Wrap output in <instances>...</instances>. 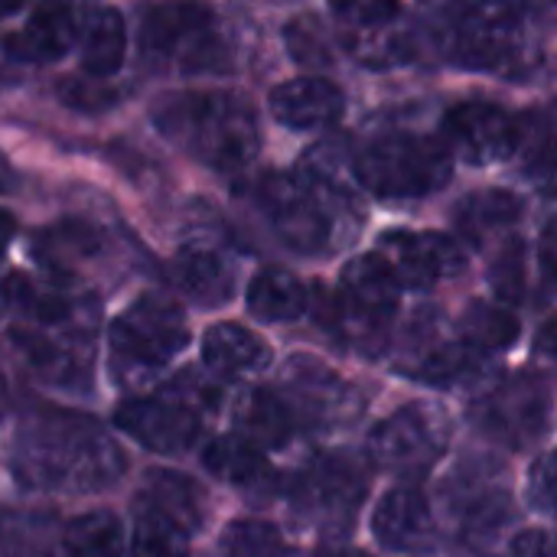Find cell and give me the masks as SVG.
<instances>
[{
  "label": "cell",
  "mask_w": 557,
  "mask_h": 557,
  "mask_svg": "<svg viewBox=\"0 0 557 557\" xmlns=\"http://www.w3.org/2000/svg\"><path fill=\"white\" fill-rule=\"evenodd\" d=\"M307 287L284 268H264L248 284V313L261 323H290L307 313Z\"/></svg>",
  "instance_id": "27"
},
{
  "label": "cell",
  "mask_w": 557,
  "mask_h": 557,
  "mask_svg": "<svg viewBox=\"0 0 557 557\" xmlns=\"http://www.w3.org/2000/svg\"><path fill=\"white\" fill-rule=\"evenodd\" d=\"M519 49V16L509 7H467L450 26V59L467 69H503Z\"/></svg>",
  "instance_id": "14"
},
{
  "label": "cell",
  "mask_w": 557,
  "mask_h": 557,
  "mask_svg": "<svg viewBox=\"0 0 557 557\" xmlns=\"http://www.w3.org/2000/svg\"><path fill=\"white\" fill-rule=\"evenodd\" d=\"M121 447L85 414L39 411L13 444V473L26 490L98 493L124 476Z\"/></svg>",
  "instance_id": "1"
},
{
  "label": "cell",
  "mask_w": 557,
  "mask_h": 557,
  "mask_svg": "<svg viewBox=\"0 0 557 557\" xmlns=\"http://www.w3.org/2000/svg\"><path fill=\"white\" fill-rule=\"evenodd\" d=\"M131 557H189V532L160 509L144 506L131 532Z\"/></svg>",
  "instance_id": "34"
},
{
  "label": "cell",
  "mask_w": 557,
  "mask_h": 557,
  "mask_svg": "<svg viewBox=\"0 0 557 557\" xmlns=\"http://www.w3.org/2000/svg\"><path fill=\"white\" fill-rule=\"evenodd\" d=\"M16 189V170L10 166V160L0 153V193H13Z\"/></svg>",
  "instance_id": "42"
},
{
  "label": "cell",
  "mask_w": 557,
  "mask_h": 557,
  "mask_svg": "<svg viewBox=\"0 0 557 557\" xmlns=\"http://www.w3.org/2000/svg\"><path fill=\"white\" fill-rule=\"evenodd\" d=\"M271 114L277 124L290 131H317L339 121L346 108V95L336 82L323 75H300L290 82H281L268 95Z\"/></svg>",
  "instance_id": "18"
},
{
  "label": "cell",
  "mask_w": 557,
  "mask_h": 557,
  "mask_svg": "<svg viewBox=\"0 0 557 557\" xmlns=\"http://www.w3.org/2000/svg\"><path fill=\"white\" fill-rule=\"evenodd\" d=\"M529 493H532V503L542 506V509H557V450L545 454L532 473H529Z\"/></svg>",
  "instance_id": "38"
},
{
  "label": "cell",
  "mask_w": 557,
  "mask_h": 557,
  "mask_svg": "<svg viewBox=\"0 0 557 557\" xmlns=\"http://www.w3.org/2000/svg\"><path fill=\"white\" fill-rule=\"evenodd\" d=\"M202 463L212 476H219L222 483H228L248 496H264L274 490V467L268 463V457L258 447H251L238 434L215 437L202 450Z\"/></svg>",
  "instance_id": "23"
},
{
  "label": "cell",
  "mask_w": 557,
  "mask_h": 557,
  "mask_svg": "<svg viewBox=\"0 0 557 557\" xmlns=\"http://www.w3.org/2000/svg\"><path fill=\"white\" fill-rule=\"evenodd\" d=\"M202 362L212 375L245 379L271 366L268 343L242 323H215L202 336Z\"/></svg>",
  "instance_id": "21"
},
{
  "label": "cell",
  "mask_w": 557,
  "mask_h": 557,
  "mask_svg": "<svg viewBox=\"0 0 557 557\" xmlns=\"http://www.w3.org/2000/svg\"><path fill=\"white\" fill-rule=\"evenodd\" d=\"M493 287L503 300H519L525 294V248L512 242L493 264Z\"/></svg>",
  "instance_id": "37"
},
{
  "label": "cell",
  "mask_w": 557,
  "mask_h": 557,
  "mask_svg": "<svg viewBox=\"0 0 557 557\" xmlns=\"http://www.w3.org/2000/svg\"><path fill=\"white\" fill-rule=\"evenodd\" d=\"M189 330L183 310L163 294L137 297L108 330V369L111 379L140 392L186 349Z\"/></svg>",
  "instance_id": "3"
},
{
  "label": "cell",
  "mask_w": 557,
  "mask_h": 557,
  "mask_svg": "<svg viewBox=\"0 0 557 557\" xmlns=\"http://www.w3.org/2000/svg\"><path fill=\"white\" fill-rule=\"evenodd\" d=\"M78 36H82V69L108 82L124 65V52H127L124 16L114 7H95L88 10V20L82 23Z\"/></svg>",
  "instance_id": "25"
},
{
  "label": "cell",
  "mask_w": 557,
  "mask_h": 557,
  "mask_svg": "<svg viewBox=\"0 0 557 557\" xmlns=\"http://www.w3.org/2000/svg\"><path fill=\"white\" fill-rule=\"evenodd\" d=\"M522 333L519 317L506 304H470L457 323V339L473 356H493L516 346Z\"/></svg>",
  "instance_id": "28"
},
{
  "label": "cell",
  "mask_w": 557,
  "mask_h": 557,
  "mask_svg": "<svg viewBox=\"0 0 557 557\" xmlns=\"http://www.w3.org/2000/svg\"><path fill=\"white\" fill-rule=\"evenodd\" d=\"M401 287L428 290L463 271V248L444 232H385L375 251Z\"/></svg>",
  "instance_id": "10"
},
{
  "label": "cell",
  "mask_w": 557,
  "mask_h": 557,
  "mask_svg": "<svg viewBox=\"0 0 557 557\" xmlns=\"http://www.w3.org/2000/svg\"><path fill=\"white\" fill-rule=\"evenodd\" d=\"M13 219L7 215V212H0V255H3V248H7V242H10V235H13Z\"/></svg>",
  "instance_id": "43"
},
{
  "label": "cell",
  "mask_w": 557,
  "mask_h": 557,
  "mask_svg": "<svg viewBox=\"0 0 557 557\" xmlns=\"http://www.w3.org/2000/svg\"><path fill=\"white\" fill-rule=\"evenodd\" d=\"M343 20L346 49L369 69H388L405 59V29L398 26L401 10L395 3H343L336 7Z\"/></svg>",
  "instance_id": "16"
},
{
  "label": "cell",
  "mask_w": 557,
  "mask_h": 557,
  "mask_svg": "<svg viewBox=\"0 0 557 557\" xmlns=\"http://www.w3.org/2000/svg\"><path fill=\"white\" fill-rule=\"evenodd\" d=\"M209 26L212 13L199 3H160L144 16L140 42L150 55H183L186 69H212L219 46L212 42Z\"/></svg>",
  "instance_id": "13"
},
{
  "label": "cell",
  "mask_w": 557,
  "mask_h": 557,
  "mask_svg": "<svg viewBox=\"0 0 557 557\" xmlns=\"http://www.w3.org/2000/svg\"><path fill=\"white\" fill-rule=\"evenodd\" d=\"M78 26L82 23H78L72 7H65V3L39 7L23 23V29H16L13 36L3 39V49L20 62H36V65L55 62L75 46Z\"/></svg>",
  "instance_id": "20"
},
{
  "label": "cell",
  "mask_w": 557,
  "mask_h": 557,
  "mask_svg": "<svg viewBox=\"0 0 557 557\" xmlns=\"http://www.w3.org/2000/svg\"><path fill=\"white\" fill-rule=\"evenodd\" d=\"M13 339L39 379L52 385L88 382L95 349L85 326H23Z\"/></svg>",
  "instance_id": "15"
},
{
  "label": "cell",
  "mask_w": 557,
  "mask_h": 557,
  "mask_svg": "<svg viewBox=\"0 0 557 557\" xmlns=\"http://www.w3.org/2000/svg\"><path fill=\"white\" fill-rule=\"evenodd\" d=\"M10 408V382H7V375L0 372V414Z\"/></svg>",
  "instance_id": "45"
},
{
  "label": "cell",
  "mask_w": 557,
  "mask_h": 557,
  "mask_svg": "<svg viewBox=\"0 0 557 557\" xmlns=\"http://www.w3.org/2000/svg\"><path fill=\"white\" fill-rule=\"evenodd\" d=\"M539 264L545 281L557 290V225H548L539 238Z\"/></svg>",
  "instance_id": "40"
},
{
  "label": "cell",
  "mask_w": 557,
  "mask_h": 557,
  "mask_svg": "<svg viewBox=\"0 0 557 557\" xmlns=\"http://www.w3.org/2000/svg\"><path fill=\"white\" fill-rule=\"evenodd\" d=\"M401 304V284L379 255H359L343 268L330 326H346L352 336H385Z\"/></svg>",
  "instance_id": "8"
},
{
  "label": "cell",
  "mask_w": 557,
  "mask_h": 557,
  "mask_svg": "<svg viewBox=\"0 0 557 557\" xmlns=\"http://www.w3.org/2000/svg\"><path fill=\"white\" fill-rule=\"evenodd\" d=\"M258 209L281 245L297 255H320L330 248L333 219L323 196L297 173H268L258 183Z\"/></svg>",
  "instance_id": "7"
},
{
  "label": "cell",
  "mask_w": 557,
  "mask_h": 557,
  "mask_svg": "<svg viewBox=\"0 0 557 557\" xmlns=\"http://www.w3.org/2000/svg\"><path fill=\"white\" fill-rule=\"evenodd\" d=\"M450 424L431 401H411L379 421L369 434V454L379 470L401 476H424L447 454Z\"/></svg>",
  "instance_id": "5"
},
{
  "label": "cell",
  "mask_w": 557,
  "mask_h": 557,
  "mask_svg": "<svg viewBox=\"0 0 557 557\" xmlns=\"http://www.w3.org/2000/svg\"><path fill=\"white\" fill-rule=\"evenodd\" d=\"M173 277L180 290L199 307H222L235 294L232 261L209 245H186L173 261Z\"/></svg>",
  "instance_id": "22"
},
{
  "label": "cell",
  "mask_w": 557,
  "mask_h": 557,
  "mask_svg": "<svg viewBox=\"0 0 557 557\" xmlns=\"http://www.w3.org/2000/svg\"><path fill=\"white\" fill-rule=\"evenodd\" d=\"M509 557H557V548L545 532L532 529V532H522V535L512 539Z\"/></svg>",
  "instance_id": "39"
},
{
  "label": "cell",
  "mask_w": 557,
  "mask_h": 557,
  "mask_svg": "<svg viewBox=\"0 0 557 557\" xmlns=\"http://www.w3.org/2000/svg\"><path fill=\"white\" fill-rule=\"evenodd\" d=\"M317 557H372V555H366L362 548H323Z\"/></svg>",
  "instance_id": "44"
},
{
  "label": "cell",
  "mask_w": 557,
  "mask_h": 557,
  "mask_svg": "<svg viewBox=\"0 0 557 557\" xmlns=\"http://www.w3.org/2000/svg\"><path fill=\"white\" fill-rule=\"evenodd\" d=\"M548 414H552V395L535 375L506 379L480 405L483 431L509 447H525L539 441L548 428Z\"/></svg>",
  "instance_id": "11"
},
{
  "label": "cell",
  "mask_w": 557,
  "mask_h": 557,
  "mask_svg": "<svg viewBox=\"0 0 557 557\" xmlns=\"http://www.w3.org/2000/svg\"><path fill=\"white\" fill-rule=\"evenodd\" d=\"M150 121L173 147L219 173L245 170L261 150L258 114L235 91H170L157 98Z\"/></svg>",
  "instance_id": "2"
},
{
  "label": "cell",
  "mask_w": 557,
  "mask_h": 557,
  "mask_svg": "<svg viewBox=\"0 0 557 557\" xmlns=\"http://www.w3.org/2000/svg\"><path fill=\"white\" fill-rule=\"evenodd\" d=\"M431 506L418 486H395L379 499L372 535L385 552H421L431 542Z\"/></svg>",
  "instance_id": "19"
},
{
  "label": "cell",
  "mask_w": 557,
  "mask_h": 557,
  "mask_svg": "<svg viewBox=\"0 0 557 557\" xmlns=\"http://www.w3.org/2000/svg\"><path fill=\"white\" fill-rule=\"evenodd\" d=\"M3 300L16 307L29 326H82L91 317V300L82 297L72 284L33 274H7Z\"/></svg>",
  "instance_id": "17"
},
{
  "label": "cell",
  "mask_w": 557,
  "mask_h": 557,
  "mask_svg": "<svg viewBox=\"0 0 557 557\" xmlns=\"http://www.w3.org/2000/svg\"><path fill=\"white\" fill-rule=\"evenodd\" d=\"M144 506L160 509L163 516L180 522L186 532H193L206 519V496H202V490L189 476H180V473H170V470H160V473H153L147 480Z\"/></svg>",
  "instance_id": "30"
},
{
  "label": "cell",
  "mask_w": 557,
  "mask_h": 557,
  "mask_svg": "<svg viewBox=\"0 0 557 557\" xmlns=\"http://www.w3.org/2000/svg\"><path fill=\"white\" fill-rule=\"evenodd\" d=\"M444 144L473 166H490L519 153L522 117L493 101H463L444 114Z\"/></svg>",
  "instance_id": "9"
},
{
  "label": "cell",
  "mask_w": 557,
  "mask_h": 557,
  "mask_svg": "<svg viewBox=\"0 0 557 557\" xmlns=\"http://www.w3.org/2000/svg\"><path fill=\"white\" fill-rule=\"evenodd\" d=\"M522 199L509 189H476L454 206V228L473 245L506 232L519 222Z\"/></svg>",
  "instance_id": "26"
},
{
  "label": "cell",
  "mask_w": 557,
  "mask_h": 557,
  "mask_svg": "<svg viewBox=\"0 0 557 557\" xmlns=\"http://www.w3.org/2000/svg\"><path fill=\"white\" fill-rule=\"evenodd\" d=\"M356 176L379 199H421L450 183L454 153L437 137L388 131L356 153Z\"/></svg>",
  "instance_id": "4"
},
{
  "label": "cell",
  "mask_w": 557,
  "mask_h": 557,
  "mask_svg": "<svg viewBox=\"0 0 557 557\" xmlns=\"http://www.w3.org/2000/svg\"><path fill=\"white\" fill-rule=\"evenodd\" d=\"M0 304H7V300H3V281H0Z\"/></svg>",
  "instance_id": "46"
},
{
  "label": "cell",
  "mask_w": 557,
  "mask_h": 557,
  "mask_svg": "<svg viewBox=\"0 0 557 557\" xmlns=\"http://www.w3.org/2000/svg\"><path fill=\"white\" fill-rule=\"evenodd\" d=\"M300 176L326 199H352L362 186L356 176V157H349L339 144L326 140L304 153Z\"/></svg>",
  "instance_id": "29"
},
{
  "label": "cell",
  "mask_w": 557,
  "mask_h": 557,
  "mask_svg": "<svg viewBox=\"0 0 557 557\" xmlns=\"http://www.w3.org/2000/svg\"><path fill=\"white\" fill-rule=\"evenodd\" d=\"M98 248H101L98 228H91L85 222H62V225H52L39 235L36 258L46 264L49 274H59L72 264L88 261Z\"/></svg>",
  "instance_id": "32"
},
{
  "label": "cell",
  "mask_w": 557,
  "mask_h": 557,
  "mask_svg": "<svg viewBox=\"0 0 557 557\" xmlns=\"http://www.w3.org/2000/svg\"><path fill=\"white\" fill-rule=\"evenodd\" d=\"M235 434L261 454L281 450L294 434V411L271 388H251L235 405Z\"/></svg>",
  "instance_id": "24"
},
{
  "label": "cell",
  "mask_w": 557,
  "mask_h": 557,
  "mask_svg": "<svg viewBox=\"0 0 557 557\" xmlns=\"http://www.w3.org/2000/svg\"><path fill=\"white\" fill-rule=\"evenodd\" d=\"M222 557H300L297 548L271 525L258 519H238L222 535Z\"/></svg>",
  "instance_id": "35"
},
{
  "label": "cell",
  "mask_w": 557,
  "mask_h": 557,
  "mask_svg": "<svg viewBox=\"0 0 557 557\" xmlns=\"http://www.w3.org/2000/svg\"><path fill=\"white\" fill-rule=\"evenodd\" d=\"M366 493H369V480L359 470V463L346 457H323L313 467H307L297 486V503L320 525L343 532L352 525Z\"/></svg>",
  "instance_id": "12"
},
{
  "label": "cell",
  "mask_w": 557,
  "mask_h": 557,
  "mask_svg": "<svg viewBox=\"0 0 557 557\" xmlns=\"http://www.w3.org/2000/svg\"><path fill=\"white\" fill-rule=\"evenodd\" d=\"M525 173L555 176L557 173V101H545L522 117V144H519Z\"/></svg>",
  "instance_id": "33"
},
{
  "label": "cell",
  "mask_w": 557,
  "mask_h": 557,
  "mask_svg": "<svg viewBox=\"0 0 557 557\" xmlns=\"http://www.w3.org/2000/svg\"><path fill=\"white\" fill-rule=\"evenodd\" d=\"M62 548H65V557H121L124 555V529L114 512L95 509L69 522Z\"/></svg>",
  "instance_id": "31"
},
{
  "label": "cell",
  "mask_w": 557,
  "mask_h": 557,
  "mask_svg": "<svg viewBox=\"0 0 557 557\" xmlns=\"http://www.w3.org/2000/svg\"><path fill=\"white\" fill-rule=\"evenodd\" d=\"M539 352L548 356V359H557V317H552L542 330H539V339H535Z\"/></svg>",
  "instance_id": "41"
},
{
  "label": "cell",
  "mask_w": 557,
  "mask_h": 557,
  "mask_svg": "<svg viewBox=\"0 0 557 557\" xmlns=\"http://www.w3.org/2000/svg\"><path fill=\"white\" fill-rule=\"evenodd\" d=\"M212 401V392L202 385L196 392H183L180 385L160 395L131 398L117 408L114 424L153 454H183L199 441L202 408Z\"/></svg>",
  "instance_id": "6"
},
{
  "label": "cell",
  "mask_w": 557,
  "mask_h": 557,
  "mask_svg": "<svg viewBox=\"0 0 557 557\" xmlns=\"http://www.w3.org/2000/svg\"><path fill=\"white\" fill-rule=\"evenodd\" d=\"M284 39H287V49L297 62L304 65H330L333 55H330V42L323 36V26L313 20V16H297L287 23L284 29Z\"/></svg>",
  "instance_id": "36"
}]
</instances>
